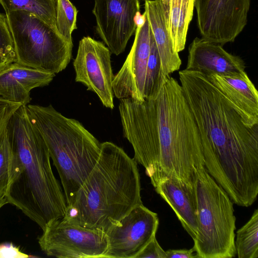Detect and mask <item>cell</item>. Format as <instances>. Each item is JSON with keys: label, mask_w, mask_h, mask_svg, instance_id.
Instances as JSON below:
<instances>
[{"label": "cell", "mask_w": 258, "mask_h": 258, "mask_svg": "<svg viewBox=\"0 0 258 258\" xmlns=\"http://www.w3.org/2000/svg\"><path fill=\"white\" fill-rule=\"evenodd\" d=\"M179 77L198 130L206 169L233 204L251 206L258 195V122L205 74L183 70Z\"/></svg>", "instance_id": "cell-1"}, {"label": "cell", "mask_w": 258, "mask_h": 258, "mask_svg": "<svg viewBox=\"0 0 258 258\" xmlns=\"http://www.w3.org/2000/svg\"><path fill=\"white\" fill-rule=\"evenodd\" d=\"M123 137L134 160L145 169L156 187L176 178L193 184L205 167L198 130L180 84L169 77L155 99L119 100Z\"/></svg>", "instance_id": "cell-2"}, {"label": "cell", "mask_w": 258, "mask_h": 258, "mask_svg": "<svg viewBox=\"0 0 258 258\" xmlns=\"http://www.w3.org/2000/svg\"><path fill=\"white\" fill-rule=\"evenodd\" d=\"M14 160V173L6 200L43 230L64 217L67 205L52 171L50 157L41 133L32 123L27 105L13 114L7 125Z\"/></svg>", "instance_id": "cell-3"}, {"label": "cell", "mask_w": 258, "mask_h": 258, "mask_svg": "<svg viewBox=\"0 0 258 258\" xmlns=\"http://www.w3.org/2000/svg\"><path fill=\"white\" fill-rule=\"evenodd\" d=\"M137 162L110 142L101 143L98 161L63 218L83 228L106 232L143 204Z\"/></svg>", "instance_id": "cell-4"}, {"label": "cell", "mask_w": 258, "mask_h": 258, "mask_svg": "<svg viewBox=\"0 0 258 258\" xmlns=\"http://www.w3.org/2000/svg\"><path fill=\"white\" fill-rule=\"evenodd\" d=\"M27 108L45 142L68 205L95 166L101 143L81 122L66 117L51 104H29Z\"/></svg>", "instance_id": "cell-5"}, {"label": "cell", "mask_w": 258, "mask_h": 258, "mask_svg": "<svg viewBox=\"0 0 258 258\" xmlns=\"http://www.w3.org/2000/svg\"><path fill=\"white\" fill-rule=\"evenodd\" d=\"M193 186L198 225L193 247L198 257H235L233 203L205 167L196 171Z\"/></svg>", "instance_id": "cell-6"}, {"label": "cell", "mask_w": 258, "mask_h": 258, "mask_svg": "<svg viewBox=\"0 0 258 258\" xmlns=\"http://www.w3.org/2000/svg\"><path fill=\"white\" fill-rule=\"evenodd\" d=\"M6 15L17 62L54 74L67 67L73 43L31 13L16 10Z\"/></svg>", "instance_id": "cell-7"}, {"label": "cell", "mask_w": 258, "mask_h": 258, "mask_svg": "<svg viewBox=\"0 0 258 258\" xmlns=\"http://www.w3.org/2000/svg\"><path fill=\"white\" fill-rule=\"evenodd\" d=\"M38 237L47 256L60 258H104L107 247L105 232L70 224L62 218L48 223Z\"/></svg>", "instance_id": "cell-8"}, {"label": "cell", "mask_w": 258, "mask_h": 258, "mask_svg": "<svg viewBox=\"0 0 258 258\" xmlns=\"http://www.w3.org/2000/svg\"><path fill=\"white\" fill-rule=\"evenodd\" d=\"M251 0H195L202 37L223 45L233 42L247 23Z\"/></svg>", "instance_id": "cell-9"}, {"label": "cell", "mask_w": 258, "mask_h": 258, "mask_svg": "<svg viewBox=\"0 0 258 258\" xmlns=\"http://www.w3.org/2000/svg\"><path fill=\"white\" fill-rule=\"evenodd\" d=\"M111 52L102 42L89 36L79 41L73 62L75 81L95 93L104 106L113 109L114 93Z\"/></svg>", "instance_id": "cell-10"}, {"label": "cell", "mask_w": 258, "mask_h": 258, "mask_svg": "<svg viewBox=\"0 0 258 258\" xmlns=\"http://www.w3.org/2000/svg\"><path fill=\"white\" fill-rule=\"evenodd\" d=\"M158 226L156 213L143 204L137 206L106 232L107 247L104 258H135L156 236Z\"/></svg>", "instance_id": "cell-11"}, {"label": "cell", "mask_w": 258, "mask_h": 258, "mask_svg": "<svg viewBox=\"0 0 258 258\" xmlns=\"http://www.w3.org/2000/svg\"><path fill=\"white\" fill-rule=\"evenodd\" d=\"M140 9L139 0H95L92 13L96 30L111 53L118 55L124 52L136 32Z\"/></svg>", "instance_id": "cell-12"}, {"label": "cell", "mask_w": 258, "mask_h": 258, "mask_svg": "<svg viewBox=\"0 0 258 258\" xmlns=\"http://www.w3.org/2000/svg\"><path fill=\"white\" fill-rule=\"evenodd\" d=\"M150 33L146 17L145 23L137 26L131 49L122 67L114 76L112 82L114 95L119 100L125 98L141 101L145 100L144 90L150 51Z\"/></svg>", "instance_id": "cell-13"}, {"label": "cell", "mask_w": 258, "mask_h": 258, "mask_svg": "<svg viewBox=\"0 0 258 258\" xmlns=\"http://www.w3.org/2000/svg\"><path fill=\"white\" fill-rule=\"evenodd\" d=\"M244 60L225 50L222 45L196 37L188 47L186 69L206 75L235 76L245 71Z\"/></svg>", "instance_id": "cell-14"}, {"label": "cell", "mask_w": 258, "mask_h": 258, "mask_svg": "<svg viewBox=\"0 0 258 258\" xmlns=\"http://www.w3.org/2000/svg\"><path fill=\"white\" fill-rule=\"evenodd\" d=\"M55 74L13 62L0 70V96L7 101L27 105L30 91L48 86Z\"/></svg>", "instance_id": "cell-15"}, {"label": "cell", "mask_w": 258, "mask_h": 258, "mask_svg": "<svg viewBox=\"0 0 258 258\" xmlns=\"http://www.w3.org/2000/svg\"><path fill=\"white\" fill-rule=\"evenodd\" d=\"M155 189L172 209L184 230L194 240L198 225L193 184L178 179L168 178L159 182Z\"/></svg>", "instance_id": "cell-16"}, {"label": "cell", "mask_w": 258, "mask_h": 258, "mask_svg": "<svg viewBox=\"0 0 258 258\" xmlns=\"http://www.w3.org/2000/svg\"><path fill=\"white\" fill-rule=\"evenodd\" d=\"M206 76L246 117L258 122V92L245 71L235 76Z\"/></svg>", "instance_id": "cell-17"}, {"label": "cell", "mask_w": 258, "mask_h": 258, "mask_svg": "<svg viewBox=\"0 0 258 258\" xmlns=\"http://www.w3.org/2000/svg\"><path fill=\"white\" fill-rule=\"evenodd\" d=\"M145 13L148 20L161 61L165 76L179 69L181 60L175 51L167 30L162 0L145 1Z\"/></svg>", "instance_id": "cell-18"}, {"label": "cell", "mask_w": 258, "mask_h": 258, "mask_svg": "<svg viewBox=\"0 0 258 258\" xmlns=\"http://www.w3.org/2000/svg\"><path fill=\"white\" fill-rule=\"evenodd\" d=\"M162 2L167 30L175 51L179 53L185 47L195 0H162Z\"/></svg>", "instance_id": "cell-19"}, {"label": "cell", "mask_w": 258, "mask_h": 258, "mask_svg": "<svg viewBox=\"0 0 258 258\" xmlns=\"http://www.w3.org/2000/svg\"><path fill=\"white\" fill-rule=\"evenodd\" d=\"M5 14L16 10L31 13L56 30V0H0Z\"/></svg>", "instance_id": "cell-20"}, {"label": "cell", "mask_w": 258, "mask_h": 258, "mask_svg": "<svg viewBox=\"0 0 258 258\" xmlns=\"http://www.w3.org/2000/svg\"><path fill=\"white\" fill-rule=\"evenodd\" d=\"M169 77H167L164 74L159 52L151 31L150 51L144 90L145 99H155Z\"/></svg>", "instance_id": "cell-21"}, {"label": "cell", "mask_w": 258, "mask_h": 258, "mask_svg": "<svg viewBox=\"0 0 258 258\" xmlns=\"http://www.w3.org/2000/svg\"><path fill=\"white\" fill-rule=\"evenodd\" d=\"M238 258L258 257V210L255 209L248 221L236 232L235 239Z\"/></svg>", "instance_id": "cell-22"}, {"label": "cell", "mask_w": 258, "mask_h": 258, "mask_svg": "<svg viewBox=\"0 0 258 258\" xmlns=\"http://www.w3.org/2000/svg\"><path fill=\"white\" fill-rule=\"evenodd\" d=\"M14 167V156L6 127L0 138V200L6 199Z\"/></svg>", "instance_id": "cell-23"}, {"label": "cell", "mask_w": 258, "mask_h": 258, "mask_svg": "<svg viewBox=\"0 0 258 258\" xmlns=\"http://www.w3.org/2000/svg\"><path fill=\"white\" fill-rule=\"evenodd\" d=\"M78 10L70 0H56L55 25L58 33L73 43L72 33L77 29Z\"/></svg>", "instance_id": "cell-24"}, {"label": "cell", "mask_w": 258, "mask_h": 258, "mask_svg": "<svg viewBox=\"0 0 258 258\" xmlns=\"http://www.w3.org/2000/svg\"><path fill=\"white\" fill-rule=\"evenodd\" d=\"M17 61L6 14L0 13V70Z\"/></svg>", "instance_id": "cell-25"}, {"label": "cell", "mask_w": 258, "mask_h": 258, "mask_svg": "<svg viewBox=\"0 0 258 258\" xmlns=\"http://www.w3.org/2000/svg\"><path fill=\"white\" fill-rule=\"evenodd\" d=\"M21 105L6 100L0 96V138L11 117Z\"/></svg>", "instance_id": "cell-26"}, {"label": "cell", "mask_w": 258, "mask_h": 258, "mask_svg": "<svg viewBox=\"0 0 258 258\" xmlns=\"http://www.w3.org/2000/svg\"><path fill=\"white\" fill-rule=\"evenodd\" d=\"M166 258L165 251L154 236L136 255L135 258Z\"/></svg>", "instance_id": "cell-27"}, {"label": "cell", "mask_w": 258, "mask_h": 258, "mask_svg": "<svg viewBox=\"0 0 258 258\" xmlns=\"http://www.w3.org/2000/svg\"><path fill=\"white\" fill-rule=\"evenodd\" d=\"M32 256L22 252L12 242L0 243V258H28Z\"/></svg>", "instance_id": "cell-28"}, {"label": "cell", "mask_w": 258, "mask_h": 258, "mask_svg": "<svg viewBox=\"0 0 258 258\" xmlns=\"http://www.w3.org/2000/svg\"><path fill=\"white\" fill-rule=\"evenodd\" d=\"M192 247L189 249H169L166 251V258H198Z\"/></svg>", "instance_id": "cell-29"}, {"label": "cell", "mask_w": 258, "mask_h": 258, "mask_svg": "<svg viewBox=\"0 0 258 258\" xmlns=\"http://www.w3.org/2000/svg\"><path fill=\"white\" fill-rule=\"evenodd\" d=\"M7 204V203L6 199L0 200V210L1 208Z\"/></svg>", "instance_id": "cell-30"}, {"label": "cell", "mask_w": 258, "mask_h": 258, "mask_svg": "<svg viewBox=\"0 0 258 258\" xmlns=\"http://www.w3.org/2000/svg\"><path fill=\"white\" fill-rule=\"evenodd\" d=\"M144 1H146V0H144Z\"/></svg>", "instance_id": "cell-31"}]
</instances>
